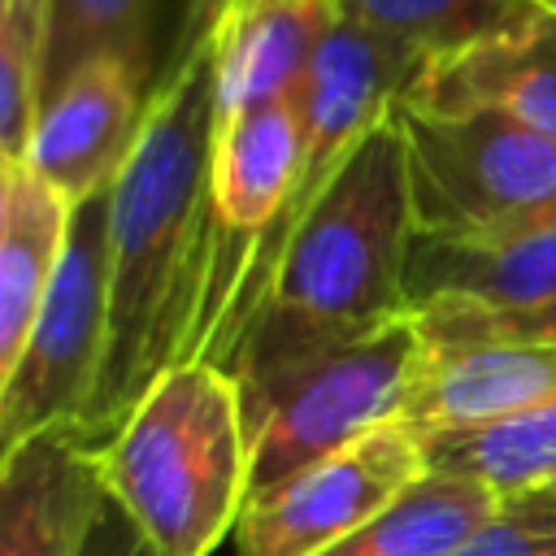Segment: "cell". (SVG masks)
Segmentation results:
<instances>
[{"mask_svg":"<svg viewBox=\"0 0 556 556\" xmlns=\"http://www.w3.org/2000/svg\"><path fill=\"white\" fill-rule=\"evenodd\" d=\"M408 308L460 304L486 313H530L556 304V226L504 239H430L413 230Z\"/></svg>","mask_w":556,"mask_h":556,"instance_id":"4fadbf2b","label":"cell"},{"mask_svg":"<svg viewBox=\"0 0 556 556\" xmlns=\"http://www.w3.org/2000/svg\"><path fill=\"white\" fill-rule=\"evenodd\" d=\"M148 104L152 91L122 61H91L39 104L22 156L78 208L117 182Z\"/></svg>","mask_w":556,"mask_h":556,"instance_id":"ba28073f","label":"cell"},{"mask_svg":"<svg viewBox=\"0 0 556 556\" xmlns=\"http://www.w3.org/2000/svg\"><path fill=\"white\" fill-rule=\"evenodd\" d=\"M74 204L26 165L0 156V374L13 369L30 321L70 248Z\"/></svg>","mask_w":556,"mask_h":556,"instance_id":"5bb4252c","label":"cell"},{"mask_svg":"<svg viewBox=\"0 0 556 556\" xmlns=\"http://www.w3.org/2000/svg\"><path fill=\"white\" fill-rule=\"evenodd\" d=\"M78 556H161V552L130 521V513L104 491L100 504H96V513H91V526H87V539H83V552Z\"/></svg>","mask_w":556,"mask_h":556,"instance_id":"7402d4cb","label":"cell"},{"mask_svg":"<svg viewBox=\"0 0 556 556\" xmlns=\"http://www.w3.org/2000/svg\"><path fill=\"white\" fill-rule=\"evenodd\" d=\"M252 443L235 378L213 361L165 369L100 447V482L161 556H213L248 504Z\"/></svg>","mask_w":556,"mask_h":556,"instance_id":"3957f363","label":"cell"},{"mask_svg":"<svg viewBox=\"0 0 556 556\" xmlns=\"http://www.w3.org/2000/svg\"><path fill=\"white\" fill-rule=\"evenodd\" d=\"M547 486H552V491H556V482H547Z\"/></svg>","mask_w":556,"mask_h":556,"instance_id":"cb8c5ba5","label":"cell"},{"mask_svg":"<svg viewBox=\"0 0 556 556\" xmlns=\"http://www.w3.org/2000/svg\"><path fill=\"white\" fill-rule=\"evenodd\" d=\"M426 469V443L404 421H387L248 500L235 526L239 556H321L391 508Z\"/></svg>","mask_w":556,"mask_h":556,"instance_id":"52a82bcc","label":"cell"},{"mask_svg":"<svg viewBox=\"0 0 556 556\" xmlns=\"http://www.w3.org/2000/svg\"><path fill=\"white\" fill-rule=\"evenodd\" d=\"M417 113H504L556 143V0L521 30L421 61L404 96Z\"/></svg>","mask_w":556,"mask_h":556,"instance_id":"9c48e42d","label":"cell"},{"mask_svg":"<svg viewBox=\"0 0 556 556\" xmlns=\"http://www.w3.org/2000/svg\"><path fill=\"white\" fill-rule=\"evenodd\" d=\"M426 356H447L482 343H556V304L530 313H486L460 304H426L413 308Z\"/></svg>","mask_w":556,"mask_h":556,"instance_id":"ffe728a7","label":"cell"},{"mask_svg":"<svg viewBox=\"0 0 556 556\" xmlns=\"http://www.w3.org/2000/svg\"><path fill=\"white\" fill-rule=\"evenodd\" d=\"M413 230L430 239H504L556 226V143L491 113H417L395 104Z\"/></svg>","mask_w":556,"mask_h":556,"instance_id":"277c9868","label":"cell"},{"mask_svg":"<svg viewBox=\"0 0 556 556\" xmlns=\"http://www.w3.org/2000/svg\"><path fill=\"white\" fill-rule=\"evenodd\" d=\"M109 334V191L74 208L70 248L30 321L9 374H0L4 447L48 430L83 426Z\"/></svg>","mask_w":556,"mask_h":556,"instance_id":"8992f818","label":"cell"},{"mask_svg":"<svg viewBox=\"0 0 556 556\" xmlns=\"http://www.w3.org/2000/svg\"><path fill=\"white\" fill-rule=\"evenodd\" d=\"M500 504L504 495L469 473L426 469L391 508L321 556H452Z\"/></svg>","mask_w":556,"mask_h":556,"instance_id":"2e32d148","label":"cell"},{"mask_svg":"<svg viewBox=\"0 0 556 556\" xmlns=\"http://www.w3.org/2000/svg\"><path fill=\"white\" fill-rule=\"evenodd\" d=\"M339 0H230L217 17V117L300 96Z\"/></svg>","mask_w":556,"mask_h":556,"instance_id":"7c38bea8","label":"cell"},{"mask_svg":"<svg viewBox=\"0 0 556 556\" xmlns=\"http://www.w3.org/2000/svg\"><path fill=\"white\" fill-rule=\"evenodd\" d=\"M91 61H122L156 96V87L169 78L165 0H52L39 104Z\"/></svg>","mask_w":556,"mask_h":556,"instance_id":"9a60e30c","label":"cell"},{"mask_svg":"<svg viewBox=\"0 0 556 556\" xmlns=\"http://www.w3.org/2000/svg\"><path fill=\"white\" fill-rule=\"evenodd\" d=\"M452 556H556V491L534 486L504 495L495 517L478 526Z\"/></svg>","mask_w":556,"mask_h":556,"instance_id":"44dd1931","label":"cell"},{"mask_svg":"<svg viewBox=\"0 0 556 556\" xmlns=\"http://www.w3.org/2000/svg\"><path fill=\"white\" fill-rule=\"evenodd\" d=\"M539 4H552V0H539Z\"/></svg>","mask_w":556,"mask_h":556,"instance_id":"d4e9b609","label":"cell"},{"mask_svg":"<svg viewBox=\"0 0 556 556\" xmlns=\"http://www.w3.org/2000/svg\"><path fill=\"white\" fill-rule=\"evenodd\" d=\"M413 200L395 113L378 122L287 239L265 300L222 356L239 395L408 317Z\"/></svg>","mask_w":556,"mask_h":556,"instance_id":"7a4b0ae2","label":"cell"},{"mask_svg":"<svg viewBox=\"0 0 556 556\" xmlns=\"http://www.w3.org/2000/svg\"><path fill=\"white\" fill-rule=\"evenodd\" d=\"M100 495V452L74 421L4 447L0 556H78Z\"/></svg>","mask_w":556,"mask_h":556,"instance_id":"30bf717a","label":"cell"},{"mask_svg":"<svg viewBox=\"0 0 556 556\" xmlns=\"http://www.w3.org/2000/svg\"><path fill=\"white\" fill-rule=\"evenodd\" d=\"M339 9L352 22L430 61V56L521 30L543 4L539 0H339Z\"/></svg>","mask_w":556,"mask_h":556,"instance_id":"ac0fdd59","label":"cell"},{"mask_svg":"<svg viewBox=\"0 0 556 556\" xmlns=\"http://www.w3.org/2000/svg\"><path fill=\"white\" fill-rule=\"evenodd\" d=\"M226 4H230V0H191V9H187V26H182V39H187V35H195V30H208V26L226 13Z\"/></svg>","mask_w":556,"mask_h":556,"instance_id":"603a6c76","label":"cell"},{"mask_svg":"<svg viewBox=\"0 0 556 556\" xmlns=\"http://www.w3.org/2000/svg\"><path fill=\"white\" fill-rule=\"evenodd\" d=\"M52 35V0H0V156H22Z\"/></svg>","mask_w":556,"mask_h":556,"instance_id":"d6986e66","label":"cell"},{"mask_svg":"<svg viewBox=\"0 0 556 556\" xmlns=\"http://www.w3.org/2000/svg\"><path fill=\"white\" fill-rule=\"evenodd\" d=\"M430 469L469 473L500 495H521L556 482V400L495 426L443 434L426 443Z\"/></svg>","mask_w":556,"mask_h":556,"instance_id":"e0dca14e","label":"cell"},{"mask_svg":"<svg viewBox=\"0 0 556 556\" xmlns=\"http://www.w3.org/2000/svg\"><path fill=\"white\" fill-rule=\"evenodd\" d=\"M213 135L217 22L182 39L148 104L143 135L109 187V334L78 426L96 452L165 369L191 361L222 243L208 195Z\"/></svg>","mask_w":556,"mask_h":556,"instance_id":"6da1fadb","label":"cell"},{"mask_svg":"<svg viewBox=\"0 0 556 556\" xmlns=\"http://www.w3.org/2000/svg\"><path fill=\"white\" fill-rule=\"evenodd\" d=\"M421 361L426 348L408 313L356 343L304 361L252 395H239L252 443L248 500L356 443L361 434L400 421Z\"/></svg>","mask_w":556,"mask_h":556,"instance_id":"5b68a950","label":"cell"},{"mask_svg":"<svg viewBox=\"0 0 556 556\" xmlns=\"http://www.w3.org/2000/svg\"><path fill=\"white\" fill-rule=\"evenodd\" d=\"M547 400H556V343H482L426 356L400 421L430 443L508 421Z\"/></svg>","mask_w":556,"mask_h":556,"instance_id":"8fae6325","label":"cell"}]
</instances>
